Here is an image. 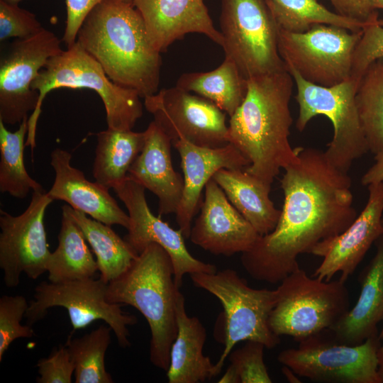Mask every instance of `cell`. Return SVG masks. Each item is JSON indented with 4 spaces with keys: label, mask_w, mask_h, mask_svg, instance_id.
Here are the masks:
<instances>
[{
    "label": "cell",
    "mask_w": 383,
    "mask_h": 383,
    "mask_svg": "<svg viewBox=\"0 0 383 383\" xmlns=\"http://www.w3.org/2000/svg\"><path fill=\"white\" fill-rule=\"evenodd\" d=\"M377 252L363 272L355 305L328 330L338 343L359 345L377 334L383 321V235L377 240Z\"/></svg>",
    "instance_id": "23"
},
{
    "label": "cell",
    "mask_w": 383,
    "mask_h": 383,
    "mask_svg": "<svg viewBox=\"0 0 383 383\" xmlns=\"http://www.w3.org/2000/svg\"><path fill=\"white\" fill-rule=\"evenodd\" d=\"M65 211L79 226L96 255L100 277L106 282L121 276L131 266L138 254L111 228L87 214L63 205Z\"/></svg>",
    "instance_id": "27"
},
{
    "label": "cell",
    "mask_w": 383,
    "mask_h": 383,
    "mask_svg": "<svg viewBox=\"0 0 383 383\" xmlns=\"http://www.w3.org/2000/svg\"><path fill=\"white\" fill-rule=\"evenodd\" d=\"M110 326L101 325L79 338L70 335L65 343L74 365L76 383H113L105 367V355L111 343Z\"/></svg>",
    "instance_id": "33"
},
{
    "label": "cell",
    "mask_w": 383,
    "mask_h": 383,
    "mask_svg": "<svg viewBox=\"0 0 383 383\" xmlns=\"http://www.w3.org/2000/svg\"><path fill=\"white\" fill-rule=\"evenodd\" d=\"M28 132V118H25L14 132L0 120V192L17 199L26 198L30 192L44 190L28 173L23 150Z\"/></svg>",
    "instance_id": "30"
},
{
    "label": "cell",
    "mask_w": 383,
    "mask_h": 383,
    "mask_svg": "<svg viewBox=\"0 0 383 383\" xmlns=\"http://www.w3.org/2000/svg\"><path fill=\"white\" fill-rule=\"evenodd\" d=\"M378 182H383V150L375 154L374 163L361 178L364 186Z\"/></svg>",
    "instance_id": "41"
},
{
    "label": "cell",
    "mask_w": 383,
    "mask_h": 383,
    "mask_svg": "<svg viewBox=\"0 0 383 383\" xmlns=\"http://www.w3.org/2000/svg\"><path fill=\"white\" fill-rule=\"evenodd\" d=\"M383 58V23L378 20L365 26L356 46L350 78L360 82L368 67Z\"/></svg>",
    "instance_id": "36"
},
{
    "label": "cell",
    "mask_w": 383,
    "mask_h": 383,
    "mask_svg": "<svg viewBox=\"0 0 383 383\" xmlns=\"http://www.w3.org/2000/svg\"><path fill=\"white\" fill-rule=\"evenodd\" d=\"M379 336L380 339L383 338V326H382V328L381 330V332H380Z\"/></svg>",
    "instance_id": "46"
},
{
    "label": "cell",
    "mask_w": 383,
    "mask_h": 383,
    "mask_svg": "<svg viewBox=\"0 0 383 383\" xmlns=\"http://www.w3.org/2000/svg\"><path fill=\"white\" fill-rule=\"evenodd\" d=\"M266 2L279 28L288 32L303 33L316 24L333 25L358 31L370 23L334 13L318 0H266Z\"/></svg>",
    "instance_id": "31"
},
{
    "label": "cell",
    "mask_w": 383,
    "mask_h": 383,
    "mask_svg": "<svg viewBox=\"0 0 383 383\" xmlns=\"http://www.w3.org/2000/svg\"><path fill=\"white\" fill-rule=\"evenodd\" d=\"M355 101L369 151L375 155L383 150V58L362 74Z\"/></svg>",
    "instance_id": "32"
},
{
    "label": "cell",
    "mask_w": 383,
    "mask_h": 383,
    "mask_svg": "<svg viewBox=\"0 0 383 383\" xmlns=\"http://www.w3.org/2000/svg\"><path fill=\"white\" fill-rule=\"evenodd\" d=\"M96 137L93 177L102 186L113 189L128 177L130 167L143 150L145 133L108 128L96 133Z\"/></svg>",
    "instance_id": "26"
},
{
    "label": "cell",
    "mask_w": 383,
    "mask_h": 383,
    "mask_svg": "<svg viewBox=\"0 0 383 383\" xmlns=\"http://www.w3.org/2000/svg\"><path fill=\"white\" fill-rule=\"evenodd\" d=\"M144 105L172 143L208 148L229 143L225 112L206 98L176 85L145 97Z\"/></svg>",
    "instance_id": "14"
},
{
    "label": "cell",
    "mask_w": 383,
    "mask_h": 383,
    "mask_svg": "<svg viewBox=\"0 0 383 383\" xmlns=\"http://www.w3.org/2000/svg\"><path fill=\"white\" fill-rule=\"evenodd\" d=\"M177 150L183 172V194L176 212V221L185 238H189L192 220L201 206L203 189L220 170L245 169L248 160L233 144L218 148L199 146L184 140L172 143Z\"/></svg>",
    "instance_id": "19"
},
{
    "label": "cell",
    "mask_w": 383,
    "mask_h": 383,
    "mask_svg": "<svg viewBox=\"0 0 383 383\" xmlns=\"http://www.w3.org/2000/svg\"><path fill=\"white\" fill-rule=\"evenodd\" d=\"M177 287L170 256L159 244H149L118 278L108 283L106 298L138 310L150 330V360L167 371L170 349L177 334Z\"/></svg>",
    "instance_id": "4"
},
{
    "label": "cell",
    "mask_w": 383,
    "mask_h": 383,
    "mask_svg": "<svg viewBox=\"0 0 383 383\" xmlns=\"http://www.w3.org/2000/svg\"><path fill=\"white\" fill-rule=\"evenodd\" d=\"M284 170V200L277 224L240 257L252 278L270 284L300 268V254L311 253L320 242L340 234L357 216L351 179L324 152L299 148L297 159Z\"/></svg>",
    "instance_id": "1"
},
{
    "label": "cell",
    "mask_w": 383,
    "mask_h": 383,
    "mask_svg": "<svg viewBox=\"0 0 383 383\" xmlns=\"http://www.w3.org/2000/svg\"><path fill=\"white\" fill-rule=\"evenodd\" d=\"M294 80L287 70L250 77L240 106L230 116L228 142L248 160L244 170L272 185L298 157L289 143Z\"/></svg>",
    "instance_id": "2"
},
{
    "label": "cell",
    "mask_w": 383,
    "mask_h": 383,
    "mask_svg": "<svg viewBox=\"0 0 383 383\" xmlns=\"http://www.w3.org/2000/svg\"><path fill=\"white\" fill-rule=\"evenodd\" d=\"M141 14L153 48L165 52L191 33L203 34L221 47L223 38L213 26L204 0H133Z\"/></svg>",
    "instance_id": "20"
},
{
    "label": "cell",
    "mask_w": 383,
    "mask_h": 383,
    "mask_svg": "<svg viewBox=\"0 0 383 383\" xmlns=\"http://www.w3.org/2000/svg\"><path fill=\"white\" fill-rule=\"evenodd\" d=\"M113 189L128 211L130 222L123 238L138 254L150 243L161 245L172 260L177 287H181L187 274L217 272L216 265L204 262L189 253L179 229L174 230L152 213L142 185L127 177Z\"/></svg>",
    "instance_id": "16"
},
{
    "label": "cell",
    "mask_w": 383,
    "mask_h": 383,
    "mask_svg": "<svg viewBox=\"0 0 383 383\" xmlns=\"http://www.w3.org/2000/svg\"><path fill=\"white\" fill-rule=\"evenodd\" d=\"M379 336L359 345L338 343L321 333L299 342L296 348L281 351L277 360L297 376L327 383H382L379 372Z\"/></svg>",
    "instance_id": "10"
},
{
    "label": "cell",
    "mask_w": 383,
    "mask_h": 383,
    "mask_svg": "<svg viewBox=\"0 0 383 383\" xmlns=\"http://www.w3.org/2000/svg\"><path fill=\"white\" fill-rule=\"evenodd\" d=\"M189 275L196 287L215 296L223 308L224 349L214 365V377L220 374L238 343L258 341L268 349L279 344V336L269 326V316L277 299L276 289L252 288L231 269Z\"/></svg>",
    "instance_id": "7"
},
{
    "label": "cell",
    "mask_w": 383,
    "mask_h": 383,
    "mask_svg": "<svg viewBox=\"0 0 383 383\" xmlns=\"http://www.w3.org/2000/svg\"><path fill=\"white\" fill-rule=\"evenodd\" d=\"M220 25L225 56L247 79L286 70L279 28L266 0H221Z\"/></svg>",
    "instance_id": "9"
},
{
    "label": "cell",
    "mask_w": 383,
    "mask_h": 383,
    "mask_svg": "<svg viewBox=\"0 0 383 383\" xmlns=\"http://www.w3.org/2000/svg\"><path fill=\"white\" fill-rule=\"evenodd\" d=\"M52 201L45 190L34 191L22 213L12 216L0 210V268L6 287H17L22 274L37 279L47 272L51 252L44 217Z\"/></svg>",
    "instance_id": "15"
},
{
    "label": "cell",
    "mask_w": 383,
    "mask_h": 383,
    "mask_svg": "<svg viewBox=\"0 0 383 383\" xmlns=\"http://www.w3.org/2000/svg\"><path fill=\"white\" fill-rule=\"evenodd\" d=\"M282 372L287 377V380L290 382H298L296 380H298L297 375L289 367L283 365Z\"/></svg>",
    "instance_id": "42"
},
{
    "label": "cell",
    "mask_w": 383,
    "mask_h": 383,
    "mask_svg": "<svg viewBox=\"0 0 383 383\" xmlns=\"http://www.w3.org/2000/svg\"><path fill=\"white\" fill-rule=\"evenodd\" d=\"M337 13L365 23L379 20L378 13L368 0H330Z\"/></svg>",
    "instance_id": "40"
},
{
    "label": "cell",
    "mask_w": 383,
    "mask_h": 383,
    "mask_svg": "<svg viewBox=\"0 0 383 383\" xmlns=\"http://www.w3.org/2000/svg\"><path fill=\"white\" fill-rule=\"evenodd\" d=\"M276 290L270 328L275 335L298 342L329 329L349 310L345 282L309 277L301 268L287 275Z\"/></svg>",
    "instance_id": "6"
},
{
    "label": "cell",
    "mask_w": 383,
    "mask_h": 383,
    "mask_svg": "<svg viewBox=\"0 0 383 383\" xmlns=\"http://www.w3.org/2000/svg\"><path fill=\"white\" fill-rule=\"evenodd\" d=\"M77 42L114 83L135 90L142 98L158 91L161 52L152 45L133 3L101 2L84 19Z\"/></svg>",
    "instance_id": "3"
},
{
    "label": "cell",
    "mask_w": 383,
    "mask_h": 383,
    "mask_svg": "<svg viewBox=\"0 0 383 383\" xmlns=\"http://www.w3.org/2000/svg\"><path fill=\"white\" fill-rule=\"evenodd\" d=\"M39 94L37 108L28 118L26 145L35 146L37 122L46 94L59 88H87L94 91L104 103L108 128L132 130L143 115L139 94L121 87L106 74L101 65L76 41L49 59L31 84Z\"/></svg>",
    "instance_id": "5"
},
{
    "label": "cell",
    "mask_w": 383,
    "mask_h": 383,
    "mask_svg": "<svg viewBox=\"0 0 383 383\" xmlns=\"http://www.w3.org/2000/svg\"><path fill=\"white\" fill-rule=\"evenodd\" d=\"M177 334L170 349L167 370L169 383H198L214 377V365L203 348L206 331L200 320L187 315L185 299L180 290L176 296Z\"/></svg>",
    "instance_id": "24"
},
{
    "label": "cell",
    "mask_w": 383,
    "mask_h": 383,
    "mask_svg": "<svg viewBox=\"0 0 383 383\" xmlns=\"http://www.w3.org/2000/svg\"><path fill=\"white\" fill-rule=\"evenodd\" d=\"M144 133L143 150L128 177L157 196L159 216L176 213L183 194L184 179L172 165V142L154 121Z\"/></svg>",
    "instance_id": "22"
},
{
    "label": "cell",
    "mask_w": 383,
    "mask_h": 383,
    "mask_svg": "<svg viewBox=\"0 0 383 383\" xmlns=\"http://www.w3.org/2000/svg\"><path fill=\"white\" fill-rule=\"evenodd\" d=\"M213 179L223 189L231 204L252 225L260 235L272 231L281 210L270 198L271 186L244 169L218 171Z\"/></svg>",
    "instance_id": "25"
},
{
    "label": "cell",
    "mask_w": 383,
    "mask_h": 383,
    "mask_svg": "<svg viewBox=\"0 0 383 383\" xmlns=\"http://www.w3.org/2000/svg\"><path fill=\"white\" fill-rule=\"evenodd\" d=\"M200 209L189 238L213 255L231 256L245 252L260 235L213 178L205 186Z\"/></svg>",
    "instance_id": "18"
},
{
    "label": "cell",
    "mask_w": 383,
    "mask_h": 383,
    "mask_svg": "<svg viewBox=\"0 0 383 383\" xmlns=\"http://www.w3.org/2000/svg\"><path fill=\"white\" fill-rule=\"evenodd\" d=\"M58 245L48 263V281L53 283L94 277L98 271L96 260L76 222L62 210Z\"/></svg>",
    "instance_id": "28"
},
{
    "label": "cell",
    "mask_w": 383,
    "mask_h": 383,
    "mask_svg": "<svg viewBox=\"0 0 383 383\" xmlns=\"http://www.w3.org/2000/svg\"><path fill=\"white\" fill-rule=\"evenodd\" d=\"M29 303L22 295H4L0 298V362L15 340L35 335L31 326L22 325Z\"/></svg>",
    "instance_id": "35"
},
{
    "label": "cell",
    "mask_w": 383,
    "mask_h": 383,
    "mask_svg": "<svg viewBox=\"0 0 383 383\" xmlns=\"http://www.w3.org/2000/svg\"><path fill=\"white\" fill-rule=\"evenodd\" d=\"M107 287L101 277L58 283L43 281L35 287L25 317L31 326L43 318L50 308L63 307L67 311L72 333L101 320L111 328L121 347H129L128 327L136 324L138 319L125 313L121 304L108 301Z\"/></svg>",
    "instance_id": "12"
},
{
    "label": "cell",
    "mask_w": 383,
    "mask_h": 383,
    "mask_svg": "<svg viewBox=\"0 0 383 383\" xmlns=\"http://www.w3.org/2000/svg\"><path fill=\"white\" fill-rule=\"evenodd\" d=\"M43 27L33 13L18 4L0 0V40L26 38L38 33Z\"/></svg>",
    "instance_id": "37"
},
{
    "label": "cell",
    "mask_w": 383,
    "mask_h": 383,
    "mask_svg": "<svg viewBox=\"0 0 383 383\" xmlns=\"http://www.w3.org/2000/svg\"><path fill=\"white\" fill-rule=\"evenodd\" d=\"M176 85L209 99L229 116L240 106L247 92V79L227 56L213 70L182 74Z\"/></svg>",
    "instance_id": "29"
},
{
    "label": "cell",
    "mask_w": 383,
    "mask_h": 383,
    "mask_svg": "<svg viewBox=\"0 0 383 383\" xmlns=\"http://www.w3.org/2000/svg\"><path fill=\"white\" fill-rule=\"evenodd\" d=\"M104 0H65L67 18L62 37L67 47L77 41L78 31L91 11Z\"/></svg>",
    "instance_id": "39"
},
{
    "label": "cell",
    "mask_w": 383,
    "mask_h": 383,
    "mask_svg": "<svg viewBox=\"0 0 383 383\" xmlns=\"http://www.w3.org/2000/svg\"><path fill=\"white\" fill-rule=\"evenodd\" d=\"M61 41L45 28L26 38H15L0 58V120L21 123L37 108L39 94L33 80L52 57L60 53Z\"/></svg>",
    "instance_id": "13"
},
{
    "label": "cell",
    "mask_w": 383,
    "mask_h": 383,
    "mask_svg": "<svg viewBox=\"0 0 383 383\" xmlns=\"http://www.w3.org/2000/svg\"><path fill=\"white\" fill-rule=\"evenodd\" d=\"M8 3H10V4H18V3L21 1V0H4Z\"/></svg>",
    "instance_id": "45"
},
{
    "label": "cell",
    "mask_w": 383,
    "mask_h": 383,
    "mask_svg": "<svg viewBox=\"0 0 383 383\" xmlns=\"http://www.w3.org/2000/svg\"><path fill=\"white\" fill-rule=\"evenodd\" d=\"M362 30L316 24L303 33L279 29L278 46L286 65L316 85L332 87L350 78L354 52Z\"/></svg>",
    "instance_id": "11"
},
{
    "label": "cell",
    "mask_w": 383,
    "mask_h": 383,
    "mask_svg": "<svg viewBox=\"0 0 383 383\" xmlns=\"http://www.w3.org/2000/svg\"><path fill=\"white\" fill-rule=\"evenodd\" d=\"M123 1H127V2L133 3V0H123Z\"/></svg>",
    "instance_id": "47"
},
{
    "label": "cell",
    "mask_w": 383,
    "mask_h": 383,
    "mask_svg": "<svg viewBox=\"0 0 383 383\" xmlns=\"http://www.w3.org/2000/svg\"><path fill=\"white\" fill-rule=\"evenodd\" d=\"M265 345L255 340H248L245 345L228 355L230 365L219 383H271L264 362Z\"/></svg>",
    "instance_id": "34"
},
{
    "label": "cell",
    "mask_w": 383,
    "mask_h": 383,
    "mask_svg": "<svg viewBox=\"0 0 383 383\" xmlns=\"http://www.w3.org/2000/svg\"><path fill=\"white\" fill-rule=\"evenodd\" d=\"M382 224H383V218H382Z\"/></svg>",
    "instance_id": "48"
},
{
    "label": "cell",
    "mask_w": 383,
    "mask_h": 383,
    "mask_svg": "<svg viewBox=\"0 0 383 383\" xmlns=\"http://www.w3.org/2000/svg\"><path fill=\"white\" fill-rule=\"evenodd\" d=\"M374 9H383V0H368Z\"/></svg>",
    "instance_id": "44"
},
{
    "label": "cell",
    "mask_w": 383,
    "mask_h": 383,
    "mask_svg": "<svg viewBox=\"0 0 383 383\" xmlns=\"http://www.w3.org/2000/svg\"><path fill=\"white\" fill-rule=\"evenodd\" d=\"M379 357V372L383 380V345L379 347L378 350Z\"/></svg>",
    "instance_id": "43"
},
{
    "label": "cell",
    "mask_w": 383,
    "mask_h": 383,
    "mask_svg": "<svg viewBox=\"0 0 383 383\" xmlns=\"http://www.w3.org/2000/svg\"><path fill=\"white\" fill-rule=\"evenodd\" d=\"M285 67L296 87L297 130L303 131L316 116L327 117L333 134L325 156L333 166L348 172L354 161L369 151L355 101L359 82L350 78L332 87L319 86L305 80L293 67Z\"/></svg>",
    "instance_id": "8"
},
{
    "label": "cell",
    "mask_w": 383,
    "mask_h": 383,
    "mask_svg": "<svg viewBox=\"0 0 383 383\" xmlns=\"http://www.w3.org/2000/svg\"><path fill=\"white\" fill-rule=\"evenodd\" d=\"M39 377L38 383H71L74 365L66 345L60 344L54 348L47 357L40 358L37 363Z\"/></svg>",
    "instance_id": "38"
},
{
    "label": "cell",
    "mask_w": 383,
    "mask_h": 383,
    "mask_svg": "<svg viewBox=\"0 0 383 383\" xmlns=\"http://www.w3.org/2000/svg\"><path fill=\"white\" fill-rule=\"evenodd\" d=\"M50 165L55 179L47 194L106 225H119L126 229L129 216L117 204L109 189L86 179L83 172L71 165L72 155L61 148L51 152Z\"/></svg>",
    "instance_id": "21"
},
{
    "label": "cell",
    "mask_w": 383,
    "mask_h": 383,
    "mask_svg": "<svg viewBox=\"0 0 383 383\" xmlns=\"http://www.w3.org/2000/svg\"><path fill=\"white\" fill-rule=\"evenodd\" d=\"M367 204L353 223L340 234L318 243L311 254L323 257L312 277L329 282L340 272L347 281L372 243L383 235V182L368 186Z\"/></svg>",
    "instance_id": "17"
}]
</instances>
